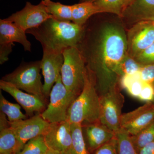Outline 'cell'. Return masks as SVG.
Returning a JSON list of instances; mask_svg holds the SVG:
<instances>
[{"mask_svg":"<svg viewBox=\"0 0 154 154\" xmlns=\"http://www.w3.org/2000/svg\"><path fill=\"white\" fill-rule=\"evenodd\" d=\"M85 30L77 48L94 75L96 89L101 96L118 85L116 71L127 53V39L124 31L107 25L95 31Z\"/></svg>","mask_w":154,"mask_h":154,"instance_id":"cell-1","label":"cell"},{"mask_svg":"<svg viewBox=\"0 0 154 154\" xmlns=\"http://www.w3.org/2000/svg\"><path fill=\"white\" fill-rule=\"evenodd\" d=\"M84 31L85 26L72 22L59 21L51 17L26 33L33 35L40 42L43 50L63 53L69 48L77 47Z\"/></svg>","mask_w":154,"mask_h":154,"instance_id":"cell-2","label":"cell"},{"mask_svg":"<svg viewBox=\"0 0 154 154\" xmlns=\"http://www.w3.org/2000/svg\"><path fill=\"white\" fill-rule=\"evenodd\" d=\"M85 86L72 102L68 114L71 124L83 125L100 122V96L93 74L87 67Z\"/></svg>","mask_w":154,"mask_h":154,"instance_id":"cell-3","label":"cell"},{"mask_svg":"<svg viewBox=\"0 0 154 154\" xmlns=\"http://www.w3.org/2000/svg\"><path fill=\"white\" fill-rule=\"evenodd\" d=\"M63 54L62 82L68 91L77 98L85 86L87 71L85 61L77 47L69 48Z\"/></svg>","mask_w":154,"mask_h":154,"instance_id":"cell-4","label":"cell"},{"mask_svg":"<svg viewBox=\"0 0 154 154\" xmlns=\"http://www.w3.org/2000/svg\"><path fill=\"white\" fill-rule=\"evenodd\" d=\"M41 64V60L22 63L15 70L5 75L2 79L47 102L43 94V84L40 75Z\"/></svg>","mask_w":154,"mask_h":154,"instance_id":"cell-5","label":"cell"},{"mask_svg":"<svg viewBox=\"0 0 154 154\" xmlns=\"http://www.w3.org/2000/svg\"><path fill=\"white\" fill-rule=\"evenodd\" d=\"M49 98L46 109L41 113L42 117L49 123L67 120L69 109L76 98L64 85L61 76L53 87Z\"/></svg>","mask_w":154,"mask_h":154,"instance_id":"cell-6","label":"cell"},{"mask_svg":"<svg viewBox=\"0 0 154 154\" xmlns=\"http://www.w3.org/2000/svg\"><path fill=\"white\" fill-rule=\"evenodd\" d=\"M100 96V122L116 134L121 128L120 122L124 97L119 90L118 85Z\"/></svg>","mask_w":154,"mask_h":154,"instance_id":"cell-7","label":"cell"},{"mask_svg":"<svg viewBox=\"0 0 154 154\" xmlns=\"http://www.w3.org/2000/svg\"><path fill=\"white\" fill-rule=\"evenodd\" d=\"M127 53L135 58L154 42V26L152 21L136 23L128 33Z\"/></svg>","mask_w":154,"mask_h":154,"instance_id":"cell-8","label":"cell"},{"mask_svg":"<svg viewBox=\"0 0 154 154\" xmlns=\"http://www.w3.org/2000/svg\"><path fill=\"white\" fill-rule=\"evenodd\" d=\"M51 17L41 2L37 5L27 2L22 10L5 19L26 31L38 27Z\"/></svg>","mask_w":154,"mask_h":154,"instance_id":"cell-9","label":"cell"},{"mask_svg":"<svg viewBox=\"0 0 154 154\" xmlns=\"http://www.w3.org/2000/svg\"><path fill=\"white\" fill-rule=\"evenodd\" d=\"M154 121V102H148L122 115L120 127L131 136L137 134Z\"/></svg>","mask_w":154,"mask_h":154,"instance_id":"cell-10","label":"cell"},{"mask_svg":"<svg viewBox=\"0 0 154 154\" xmlns=\"http://www.w3.org/2000/svg\"><path fill=\"white\" fill-rule=\"evenodd\" d=\"M63 61V53L43 50L41 60V70L44 79L43 94L47 100L53 87L61 76Z\"/></svg>","mask_w":154,"mask_h":154,"instance_id":"cell-11","label":"cell"},{"mask_svg":"<svg viewBox=\"0 0 154 154\" xmlns=\"http://www.w3.org/2000/svg\"><path fill=\"white\" fill-rule=\"evenodd\" d=\"M43 136L48 149L63 154L72 145L71 124L67 120L50 123Z\"/></svg>","mask_w":154,"mask_h":154,"instance_id":"cell-12","label":"cell"},{"mask_svg":"<svg viewBox=\"0 0 154 154\" xmlns=\"http://www.w3.org/2000/svg\"><path fill=\"white\" fill-rule=\"evenodd\" d=\"M49 122L42 117L41 113H36L30 118L11 122L9 124L17 137L25 145L32 139L43 135L49 128Z\"/></svg>","mask_w":154,"mask_h":154,"instance_id":"cell-13","label":"cell"},{"mask_svg":"<svg viewBox=\"0 0 154 154\" xmlns=\"http://www.w3.org/2000/svg\"><path fill=\"white\" fill-rule=\"evenodd\" d=\"M0 89L10 94L25 110L30 117L34 113H41L46 107L47 102L35 95L24 93L14 85L4 80H0Z\"/></svg>","mask_w":154,"mask_h":154,"instance_id":"cell-14","label":"cell"},{"mask_svg":"<svg viewBox=\"0 0 154 154\" xmlns=\"http://www.w3.org/2000/svg\"><path fill=\"white\" fill-rule=\"evenodd\" d=\"M83 136L90 153L116 137L115 133L100 122L83 125Z\"/></svg>","mask_w":154,"mask_h":154,"instance_id":"cell-15","label":"cell"},{"mask_svg":"<svg viewBox=\"0 0 154 154\" xmlns=\"http://www.w3.org/2000/svg\"><path fill=\"white\" fill-rule=\"evenodd\" d=\"M121 18L133 24L152 21L154 19V0H133L124 9Z\"/></svg>","mask_w":154,"mask_h":154,"instance_id":"cell-16","label":"cell"},{"mask_svg":"<svg viewBox=\"0 0 154 154\" xmlns=\"http://www.w3.org/2000/svg\"><path fill=\"white\" fill-rule=\"evenodd\" d=\"M6 116L0 113V154H19L25 145L17 137Z\"/></svg>","mask_w":154,"mask_h":154,"instance_id":"cell-17","label":"cell"},{"mask_svg":"<svg viewBox=\"0 0 154 154\" xmlns=\"http://www.w3.org/2000/svg\"><path fill=\"white\" fill-rule=\"evenodd\" d=\"M26 31L5 19H0V45H22L25 51H31V44L27 39Z\"/></svg>","mask_w":154,"mask_h":154,"instance_id":"cell-18","label":"cell"},{"mask_svg":"<svg viewBox=\"0 0 154 154\" xmlns=\"http://www.w3.org/2000/svg\"><path fill=\"white\" fill-rule=\"evenodd\" d=\"M100 14L94 3L85 2L72 5V22L84 26L91 17Z\"/></svg>","mask_w":154,"mask_h":154,"instance_id":"cell-19","label":"cell"},{"mask_svg":"<svg viewBox=\"0 0 154 154\" xmlns=\"http://www.w3.org/2000/svg\"><path fill=\"white\" fill-rule=\"evenodd\" d=\"M48 14L59 21L72 22V5H65L51 0H42Z\"/></svg>","mask_w":154,"mask_h":154,"instance_id":"cell-20","label":"cell"},{"mask_svg":"<svg viewBox=\"0 0 154 154\" xmlns=\"http://www.w3.org/2000/svg\"><path fill=\"white\" fill-rule=\"evenodd\" d=\"M72 143L68 150L62 154H89L80 124H71Z\"/></svg>","mask_w":154,"mask_h":154,"instance_id":"cell-21","label":"cell"},{"mask_svg":"<svg viewBox=\"0 0 154 154\" xmlns=\"http://www.w3.org/2000/svg\"><path fill=\"white\" fill-rule=\"evenodd\" d=\"M120 85L134 98H138L143 87L144 82L141 79L139 72L133 75H125L119 79Z\"/></svg>","mask_w":154,"mask_h":154,"instance_id":"cell-22","label":"cell"},{"mask_svg":"<svg viewBox=\"0 0 154 154\" xmlns=\"http://www.w3.org/2000/svg\"><path fill=\"white\" fill-rule=\"evenodd\" d=\"M21 106L19 104L13 103L9 102L0 93V109L8 117V120L11 122H15L26 119L27 115L22 113L21 110Z\"/></svg>","mask_w":154,"mask_h":154,"instance_id":"cell-23","label":"cell"},{"mask_svg":"<svg viewBox=\"0 0 154 154\" xmlns=\"http://www.w3.org/2000/svg\"><path fill=\"white\" fill-rule=\"evenodd\" d=\"M93 3L100 14H113L120 18L125 8V0H95Z\"/></svg>","mask_w":154,"mask_h":154,"instance_id":"cell-24","label":"cell"},{"mask_svg":"<svg viewBox=\"0 0 154 154\" xmlns=\"http://www.w3.org/2000/svg\"><path fill=\"white\" fill-rule=\"evenodd\" d=\"M142 66L134 58L130 56L127 53L119 64L116 73L119 79L125 75H133L138 72Z\"/></svg>","mask_w":154,"mask_h":154,"instance_id":"cell-25","label":"cell"},{"mask_svg":"<svg viewBox=\"0 0 154 154\" xmlns=\"http://www.w3.org/2000/svg\"><path fill=\"white\" fill-rule=\"evenodd\" d=\"M133 143L138 153L144 146L154 142V121L140 132L131 136Z\"/></svg>","mask_w":154,"mask_h":154,"instance_id":"cell-26","label":"cell"},{"mask_svg":"<svg viewBox=\"0 0 154 154\" xmlns=\"http://www.w3.org/2000/svg\"><path fill=\"white\" fill-rule=\"evenodd\" d=\"M118 154H138L131 139V135L120 128L116 133Z\"/></svg>","mask_w":154,"mask_h":154,"instance_id":"cell-27","label":"cell"},{"mask_svg":"<svg viewBox=\"0 0 154 154\" xmlns=\"http://www.w3.org/2000/svg\"><path fill=\"white\" fill-rule=\"evenodd\" d=\"M48 148L43 135L30 140L19 154H45Z\"/></svg>","mask_w":154,"mask_h":154,"instance_id":"cell-28","label":"cell"},{"mask_svg":"<svg viewBox=\"0 0 154 154\" xmlns=\"http://www.w3.org/2000/svg\"><path fill=\"white\" fill-rule=\"evenodd\" d=\"M93 154H118V143L116 135L111 140L96 149Z\"/></svg>","mask_w":154,"mask_h":154,"instance_id":"cell-29","label":"cell"},{"mask_svg":"<svg viewBox=\"0 0 154 154\" xmlns=\"http://www.w3.org/2000/svg\"><path fill=\"white\" fill-rule=\"evenodd\" d=\"M142 65L154 63V42L135 58Z\"/></svg>","mask_w":154,"mask_h":154,"instance_id":"cell-30","label":"cell"},{"mask_svg":"<svg viewBox=\"0 0 154 154\" xmlns=\"http://www.w3.org/2000/svg\"><path fill=\"white\" fill-rule=\"evenodd\" d=\"M139 74L144 82L154 84V63L143 66Z\"/></svg>","mask_w":154,"mask_h":154,"instance_id":"cell-31","label":"cell"},{"mask_svg":"<svg viewBox=\"0 0 154 154\" xmlns=\"http://www.w3.org/2000/svg\"><path fill=\"white\" fill-rule=\"evenodd\" d=\"M138 99L148 102H154V84L144 83Z\"/></svg>","mask_w":154,"mask_h":154,"instance_id":"cell-32","label":"cell"},{"mask_svg":"<svg viewBox=\"0 0 154 154\" xmlns=\"http://www.w3.org/2000/svg\"><path fill=\"white\" fill-rule=\"evenodd\" d=\"M15 45H0V64L2 65L9 60V56L12 52Z\"/></svg>","mask_w":154,"mask_h":154,"instance_id":"cell-33","label":"cell"},{"mask_svg":"<svg viewBox=\"0 0 154 154\" xmlns=\"http://www.w3.org/2000/svg\"><path fill=\"white\" fill-rule=\"evenodd\" d=\"M138 154H154V142L141 149L138 152Z\"/></svg>","mask_w":154,"mask_h":154,"instance_id":"cell-34","label":"cell"},{"mask_svg":"<svg viewBox=\"0 0 154 154\" xmlns=\"http://www.w3.org/2000/svg\"><path fill=\"white\" fill-rule=\"evenodd\" d=\"M45 154H61L59 152L55 151L53 150L50 149H48L46 152Z\"/></svg>","mask_w":154,"mask_h":154,"instance_id":"cell-35","label":"cell"},{"mask_svg":"<svg viewBox=\"0 0 154 154\" xmlns=\"http://www.w3.org/2000/svg\"><path fill=\"white\" fill-rule=\"evenodd\" d=\"M133 1V0H125V9Z\"/></svg>","mask_w":154,"mask_h":154,"instance_id":"cell-36","label":"cell"},{"mask_svg":"<svg viewBox=\"0 0 154 154\" xmlns=\"http://www.w3.org/2000/svg\"><path fill=\"white\" fill-rule=\"evenodd\" d=\"M95 0H80L79 2H93Z\"/></svg>","mask_w":154,"mask_h":154,"instance_id":"cell-37","label":"cell"},{"mask_svg":"<svg viewBox=\"0 0 154 154\" xmlns=\"http://www.w3.org/2000/svg\"><path fill=\"white\" fill-rule=\"evenodd\" d=\"M152 23L153 25L154 26V19H153V20H152Z\"/></svg>","mask_w":154,"mask_h":154,"instance_id":"cell-38","label":"cell"},{"mask_svg":"<svg viewBox=\"0 0 154 154\" xmlns=\"http://www.w3.org/2000/svg\"></svg>","mask_w":154,"mask_h":154,"instance_id":"cell-39","label":"cell"}]
</instances>
